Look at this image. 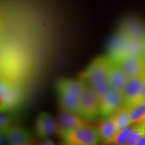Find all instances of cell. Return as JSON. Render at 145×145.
<instances>
[{
  "mask_svg": "<svg viewBox=\"0 0 145 145\" xmlns=\"http://www.w3.org/2000/svg\"><path fill=\"white\" fill-rule=\"evenodd\" d=\"M62 139L77 145H104L97 127L88 124L60 135Z\"/></svg>",
  "mask_w": 145,
  "mask_h": 145,
  "instance_id": "cell-1",
  "label": "cell"
},
{
  "mask_svg": "<svg viewBox=\"0 0 145 145\" xmlns=\"http://www.w3.org/2000/svg\"><path fill=\"white\" fill-rule=\"evenodd\" d=\"M111 65L112 61L108 56L96 58L81 72L79 79L86 85L108 80Z\"/></svg>",
  "mask_w": 145,
  "mask_h": 145,
  "instance_id": "cell-2",
  "label": "cell"
},
{
  "mask_svg": "<svg viewBox=\"0 0 145 145\" xmlns=\"http://www.w3.org/2000/svg\"><path fill=\"white\" fill-rule=\"evenodd\" d=\"M79 114L86 120L95 119L100 115L99 101L86 84L79 99Z\"/></svg>",
  "mask_w": 145,
  "mask_h": 145,
  "instance_id": "cell-3",
  "label": "cell"
},
{
  "mask_svg": "<svg viewBox=\"0 0 145 145\" xmlns=\"http://www.w3.org/2000/svg\"><path fill=\"white\" fill-rule=\"evenodd\" d=\"M1 111H9L17 107L22 99V92L17 85L1 80L0 86Z\"/></svg>",
  "mask_w": 145,
  "mask_h": 145,
  "instance_id": "cell-4",
  "label": "cell"
},
{
  "mask_svg": "<svg viewBox=\"0 0 145 145\" xmlns=\"http://www.w3.org/2000/svg\"><path fill=\"white\" fill-rule=\"evenodd\" d=\"M144 81L145 72L135 77L128 78L122 91L124 100L123 106L129 108L138 103Z\"/></svg>",
  "mask_w": 145,
  "mask_h": 145,
  "instance_id": "cell-5",
  "label": "cell"
},
{
  "mask_svg": "<svg viewBox=\"0 0 145 145\" xmlns=\"http://www.w3.org/2000/svg\"><path fill=\"white\" fill-rule=\"evenodd\" d=\"M35 132L40 138H48L57 132H59L58 123L48 112H42L36 117Z\"/></svg>",
  "mask_w": 145,
  "mask_h": 145,
  "instance_id": "cell-6",
  "label": "cell"
},
{
  "mask_svg": "<svg viewBox=\"0 0 145 145\" xmlns=\"http://www.w3.org/2000/svg\"><path fill=\"white\" fill-rule=\"evenodd\" d=\"M116 63L128 78L145 72V56H126Z\"/></svg>",
  "mask_w": 145,
  "mask_h": 145,
  "instance_id": "cell-7",
  "label": "cell"
},
{
  "mask_svg": "<svg viewBox=\"0 0 145 145\" xmlns=\"http://www.w3.org/2000/svg\"><path fill=\"white\" fill-rule=\"evenodd\" d=\"M124 104L122 91L112 89L99 102L100 115L104 118L113 116Z\"/></svg>",
  "mask_w": 145,
  "mask_h": 145,
  "instance_id": "cell-8",
  "label": "cell"
},
{
  "mask_svg": "<svg viewBox=\"0 0 145 145\" xmlns=\"http://www.w3.org/2000/svg\"><path fill=\"white\" fill-rule=\"evenodd\" d=\"M57 123L59 135L87 124L86 120L80 115L63 110L58 116Z\"/></svg>",
  "mask_w": 145,
  "mask_h": 145,
  "instance_id": "cell-9",
  "label": "cell"
},
{
  "mask_svg": "<svg viewBox=\"0 0 145 145\" xmlns=\"http://www.w3.org/2000/svg\"><path fill=\"white\" fill-rule=\"evenodd\" d=\"M3 135L9 145L32 144L31 134L23 127L12 126Z\"/></svg>",
  "mask_w": 145,
  "mask_h": 145,
  "instance_id": "cell-10",
  "label": "cell"
},
{
  "mask_svg": "<svg viewBox=\"0 0 145 145\" xmlns=\"http://www.w3.org/2000/svg\"><path fill=\"white\" fill-rule=\"evenodd\" d=\"M99 137L104 145H109L118 132L113 116L104 118L97 127Z\"/></svg>",
  "mask_w": 145,
  "mask_h": 145,
  "instance_id": "cell-11",
  "label": "cell"
},
{
  "mask_svg": "<svg viewBox=\"0 0 145 145\" xmlns=\"http://www.w3.org/2000/svg\"><path fill=\"white\" fill-rule=\"evenodd\" d=\"M84 87L85 83L80 79L75 80V79L63 78L59 79L56 83L57 92H64L77 96L78 97H81Z\"/></svg>",
  "mask_w": 145,
  "mask_h": 145,
  "instance_id": "cell-12",
  "label": "cell"
},
{
  "mask_svg": "<svg viewBox=\"0 0 145 145\" xmlns=\"http://www.w3.org/2000/svg\"><path fill=\"white\" fill-rule=\"evenodd\" d=\"M119 30L130 39L145 38V25L135 18L127 19L123 22Z\"/></svg>",
  "mask_w": 145,
  "mask_h": 145,
  "instance_id": "cell-13",
  "label": "cell"
},
{
  "mask_svg": "<svg viewBox=\"0 0 145 145\" xmlns=\"http://www.w3.org/2000/svg\"><path fill=\"white\" fill-rule=\"evenodd\" d=\"M127 80L128 77L125 75L120 67L116 63L112 61L111 67L108 76V81L112 88L114 89L122 91Z\"/></svg>",
  "mask_w": 145,
  "mask_h": 145,
  "instance_id": "cell-14",
  "label": "cell"
},
{
  "mask_svg": "<svg viewBox=\"0 0 145 145\" xmlns=\"http://www.w3.org/2000/svg\"><path fill=\"white\" fill-rule=\"evenodd\" d=\"M58 95L60 106L63 111L79 114L80 97L64 92H58Z\"/></svg>",
  "mask_w": 145,
  "mask_h": 145,
  "instance_id": "cell-15",
  "label": "cell"
},
{
  "mask_svg": "<svg viewBox=\"0 0 145 145\" xmlns=\"http://www.w3.org/2000/svg\"><path fill=\"white\" fill-rule=\"evenodd\" d=\"M112 116L115 121L118 132L130 126L132 124L129 108L128 107L122 106Z\"/></svg>",
  "mask_w": 145,
  "mask_h": 145,
  "instance_id": "cell-16",
  "label": "cell"
},
{
  "mask_svg": "<svg viewBox=\"0 0 145 145\" xmlns=\"http://www.w3.org/2000/svg\"><path fill=\"white\" fill-rule=\"evenodd\" d=\"M87 86L91 89L99 102L113 89L108 80L98 81Z\"/></svg>",
  "mask_w": 145,
  "mask_h": 145,
  "instance_id": "cell-17",
  "label": "cell"
},
{
  "mask_svg": "<svg viewBox=\"0 0 145 145\" xmlns=\"http://www.w3.org/2000/svg\"><path fill=\"white\" fill-rule=\"evenodd\" d=\"M130 116L132 124L142 122L145 120V105L142 102L138 103L129 107Z\"/></svg>",
  "mask_w": 145,
  "mask_h": 145,
  "instance_id": "cell-18",
  "label": "cell"
},
{
  "mask_svg": "<svg viewBox=\"0 0 145 145\" xmlns=\"http://www.w3.org/2000/svg\"><path fill=\"white\" fill-rule=\"evenodd\" d=\"M133 129L126 141V144L128 145H134L137 141L140 138L141 136L145 132V126L142 122L134 124Z\"/></svg>",
  "mask_w": 145,
  "mask_h": 145,
  "instance_id": "cell-19",
  "label": "cell"
},
{
  "mask_svg": "<svg viewBox=\"0 0 145 145\" xmlns=\"http://www.w3.org/2000/svg\"><path fill=\"white\" fill-rule=\"evenodd\" d=\"M133 126L134 125L129 126L127 127V128H124V129L119 131L110 144L123 145L126 144V141L128 140L130 133L132 131V129H133Z\"/></svg>",
  "mask_w": 145,
  "mask_h": 145,
  "instance_id": "cell-20",
  "label": "cell"
},
{
  "mask_svg": "<svg viewBox=\"0 0 145 145\" xmlns=\"http://www.w3.org/2000/svg\"><path fill=\"white\" fill-rule=\"evenodd\" d=\"M12 124V117L8 111H1L0 115V130L3 134L10 128Z\"/></svg>",
  "mask_w": 145,
  "mask_h": 145,
  "instance_id": "cell-21",
  "label": "cell"
},
{
  "mask_svg": "<svg viewBox=\"0 0 145 145\" xmlns=\"http://www.w3.org/2000/svg\"><path fill=\"white\" fill-rule=\"evenodd\" d=\"M144 100H145V81L144 82V84H143L142 91H141L140 98H139V100H138V103L142 102V101Z\"/></svg>",
  "mask_w": 145,
  "mask_h": 145,
  "instance_id": "cell-22",
  "label": "cell"
},
{
  "mask_svg": "<svg viewBox=\"0 0 145 145\" xmlns=\"http://www.w3.org/2000/svg\"><path fill=\"white\" fill-rule=\"evenodd\" d=\"M134 145H145V132Z\"/></svg>",
  "mask_w": 145,
  "mask_h": 145,
  "instance_id": "cell-23",
  "label": "cell"
},
{
  "mask_svg": "<svg viewBox=\"0 0 145 145\" xmlns=\"http://www.w3.org/2000/svg\"><path fill=\"white\" fill-rule=\"evenodd\" d=\"M39 145H55V144H54L53 141L50 140V139L46 138L44 139V140L40 143Z\"/></svg>",
  "mask_w": 145,
  "mask_h": 145,
  "instance_id": "cell-24",
  "label": "cell"
},
{
  "mask_svg": "<svg viewBox=\"0 0 145 145\" xmlns=\"http://www.w3.org/2000/svg\"><path fill=\"white\" fill-rule=\"evenodd\" d=\"M60 145H77V144H74V143H72L71 142H69L67 140H65L62 139L61 143H60Z\"/></svg>",
  "mask_w": 145,
  "mask_h": 145,
  "instance_id": "cell-25",
  "label": "cell"
},
{
  "mask_svg": "<svg viewBox=\"0 0 145 145\" xmlns=\"http://www.w3.org/2000/svg\"><path fill=\"white\" fill-rule=\"evenodd\" d=\"M142 103H143V104H144L145 105V100H144V101H142Z\"/></svg>",
  "mask_w": 145,
  "mask_h": 145,
  "instance_id": "cell-26",
  "label": "cell"
},
{
  "mask_svg": "<svg viewBox=\"0 0 145 145\" xmlns=\"http://www.w3.org/2000/svg\"><path fill=\"white\" fill-rule=\"evenodd\" d=\"M143 123H144V126H145V120L144 121H143Z\"/></svg>",
  "mask_w": 145,
  "mask_h": 145,
  "instance_id": "cell-27",
  "label": "cell"
},
{
  "mask_svg": "<svg viewBox=\"0 0 145 145\" xmlns=\"http://www.w3.org/2000/svg\"><path fill=\"white\" fill-rule=\"evenodd\" d=\"M111 145H113V144H111ZM123 145H128V144H123Z\"/></svg>",
  "mask_w": 145,
  "mask_h": 145,
  "instance_id": "cell-28",
  "label": "cell"
},
{
  "mask_svg": "<svg viewBox=\"0 0 145 145\" xmlns=\"http://www.w3.org/2000/svg\"><path fill=\"white\" fill-rule=\"evenodd\" d=\"M28 145H32V144H28Z\"/></svg>",
  "mask_w": 145,
  "mask_h": 145,
  "instance_id": "cell-29",
  "label": "cell"
}]
</instances>
